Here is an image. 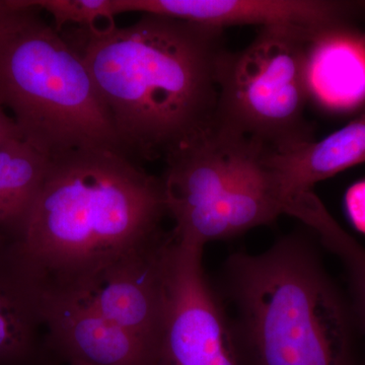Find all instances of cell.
I'll return each mask as SVG.
<instances>
[{
	"label": "cell",
	"mask_w": 365,
	"mask_h": 365,
	"mask_svg": "<svg viewBox=\"0 0 365 365\" xmlns=\"http://www.w3.org/2000/svg\"><path fill=\"white\" fill-rule=\"evenodd\" d=\"M162 177L121 153L54 160L16 234L0 246V272L38 312L83 299L118 262L163 239Z\"/></svg>",
	"instance_id": "1"
},
{
	"label": "cell",
	"mask_w": 365,
	"mask_h": 365,
	"mask_svg": "<svg viewBox=\"0 0 365 365\" xmlns=\"http://www.w3.org/2000/svg\"><path fill=\"white\" fill-rule=\"evenodd\" d=\"M16 0H0V24L6 18V14L13 9Z\"/></svg>",
	"instance_id": "19"
},
{
	"label": "cell",
	"mask_w": 365,
	"mask_h": 365,
	"mask_svg": "<svg viewBox=\"0 0 365 365\" xmlns=\"http://www.w3.org/2000/svg\"><path fill=\"white\" fill-rule=\"evenodd\" d=\"M118 14H157L225 30L232 26L317 32L344 24L347 6L323 0H115Z\"/></svg>",
	"instance_id": "9"
},
{
	"label": "cell",
	"mask_w": 365,
	"mask_h": 365,
	"mask_svg": "<svg viewBox=\"0 0 365 365\" xmlns=\"http://www.w3.org/2000/svg\"><path fill=\"white\" fill-rule=\"evenodd\" d=\"M269 162L289 200L313 191L317 182L365 162V111L322 140L271 150Z\"/></svg>",
	"instance_id": "12"
},
{
	"label": "cell",
	"mask_w": 365,
	"mask_h": 365,
	"mask_svg": "<svg viewBox=\"0 0 365 365\" xmlns=\"http://www.w3.org/2000/svg\"><path fill=\"white\" fill-rule=\"evenodd\" d=\"M302 222L327 250L342 262L349 283L350 307L359 338L365 344V248L340 227L323 203H318Z\"/></svg>",
	"instance_id": "15"
},
{
	"label": "cell",
	"mask_w": 365,
	"mask_h": 365,
	"mask_svg": "<svg viewBox=\"0 0 365 365\" xmlns=\"http://www.w3.org/2000/svg\"><path fill=\"white\" fill-rule=\"evenodd\" d=\"M313 33L262 28L241 51L228 50L213 123L274 150L313 141L304 71V45Z\"/></svg>",
	"instance_id": "5"
},
{
	"label": "cell",
	"mask_w": 365,
	"mask_h": 365,
	"mask_svg": "<svg viewBox=\"0 0 365 365\" xmlns=\"http://www.w3.org/2000/svg\"><path fill=\"white\" fill-rule=\"evenodd\" d=\"M35 4L52 16L53 26L60 33L71 25L93 30L103 26L102 21L114 23L118 16L115 0H35Z\"/></svg>",
	"instance_id": "16"
},
{
	"label": "cell",
	"mask_w": 365,
	"mask_h": 365,
	"mask_svg": "<svg viewBox=\"0 0 365 365\" xmlns=\"http://www.w3.org/2000/svg\"><path fill=\"white\" fill-rule=\"evenodd\" d=\"M71 44L132 160L165 162L212 126L228 51L223 29L144 14L121 28H78Z\"/></svg>",
	"instance_id": "2"
},
{
	"label": "cell",
	"mask_w": 365,
	"mask_h": 365,
	"mask_svg": "<svg viewBox=\"0 0 365 365\" xmlns=\"http://www.w3.org/2000/svg\"><path fill=\"white\" fill-rule=\"evenodd\" d=\"M40 11L35 0H16L0 24V104L49 160L86 150L127 155L81 54Z\"/></svg>",
	"instance_id": "4"
},
{
	"label": "cell",
	"mask_w": 365,
	"mask_h": 365,
	"mask_svg": "<svg viewBox=\"0 0 365 365\" xmlns=\"http://www.w3.org/2000/svg\"><path fill=\"white\" fill-rule=\"evenodd\" d=\"M309 102L332 112L365 103V37L340 24L311 34L304 45Z\"/></svg>",
	"instance_id": "11"
},
{
	"label": "cell",
	"mask_w": 365,
	"mask_h": 365,
	"mask_svg": "<svg viewBox=\"0 0 365 365\" xmlns=\"http://www.w3.org/2000/svg\"><path fill=\"white\" fill-rule=\"evenodd\" d=\"M170 237V232L118 262L85 297L106 318L140 341L153 359L163 325L165 259Z\"/></svg>",
	"instance_id": "8"
},
{
	"label": "cell",
	"mask_w": 365,
	"mask_h": 365,
	"mask_svg": "<svg viewBox=\"0 0 365 365\" xmlns=\"http://www.w3.org/2000/svg\"><path fill=\"white\" fill-rule=\"evenodd\" d=\"M215 126L220 136L190 182L188 211L170 232L201 248L267 225L290 204L269 162L270 148Z\"/></svg>",
	"instance_id": "6"
},
{
	"label": "cell",
	"mask_w": 365,
	"mask_h": 365,
	"mask_svg": "<svg viewBox=\"0 0 365 365\" xmlns=\"http://www.w3.org/2000/svg\"><path fill=\"white\" fill-rule=\"evenodd\" d=\"M39 314L50 347L63 365H153L148 348L86 297L46 302Z\"/></svg>",
	"instance_id": "10"
},
{
	"label": "cell",
	"mask_w": 365,
	"mask_h": 365,
	"mask_svg": "<svg viewBox=\"0 0 365 365\" xmlns=\"http://www.w3.org/2000/svg\"><path fill=\"white\" fill-rule=\"evenodd\" d=\"M348 217L357 230L365 234V180L355 182L345 195Z\"/></svg>",
	"instance_id": "17"
},
{
	"label": "cell",
	"mask_w": 365,
	"mask_h": 365,
	"mask_svg": "<svg viewBox=\"0 0 365 365\" xmlns=\"http://www.w3.org/2000/svg\"><path fill=\"white\" fill-rule=\"evenodd\" d=\"M203 249L170 234L163 325L153 365H242L227 309L204 272Z\"/></svg>",
	"instance_id": "7"
},
{
	"label": "cell",
	"mask_w": 365,
	"mask_h": 365,
	"mask_svg": "<svg viewBox=\"0 0 365 365\" xmlns=\"http://www.w3.org/2000/svg\"><path fill=\"white\" fill-rule=\"evenodd\" d=\"M49 163V158L23 136L0 150V246L20 228Z\"/></svg>",
	"instance_id": "13"
},
{
	"label": "cell",
	"mask_w": 365,
	"mask_h": 365,
	"mask_svg": "<svg viewBox=\"0 0 365 365\" xmlns=\"http://www.w3.org/2000/svg\"><path fill=\"white\" fill-rule=\"evenodd\" d=\"M68 365H88V364H78V362H76V364H71Z\"/></svg>",
	"instance_id": "20"
},
{
	"label": "cell",
	"mask_w": 365,
	"mask_h": 365,
	"mask_svg": "<svg viewBox=\"0 0 365 365\" xmlns=\"http://www.w3.org/2000/svg\"><path fill=\"white\" fill-rule=\"evenodd\" d=\"M217 292L242 365H365L349 300L307 235L230 255Z\"/></svg>",
	"instance_id": "3"
},
{
	"label": "cell",
	"mask_w": 365,
	"mask_h": 365,
	"mask_svg": "<svg viewBox=\"0 0 365 365\" xmlns=\"http://www.w3.org/2000/svg\"><path fill=\"white\" fill-rule=\"evenodd\" d=\"M20 136L21 132L14 123L13 118L0 104V150Z\"/></svg>",
	"instance_id": "18"
},
{
	"label": "cell",
	"mask_w": 365,
	"mask_h": 365,
	"mask_svg": "<svg viewBox=\"0 0 365 365\" xmlns=\"http://www.w3.org/2000/svg\"><path fill=\"white\" fill-rule=\"evenodd\" d=\"M0 365H63L35 307L0 275Z\"/></svg>",
	"instance_id": "14"
}]
</instances>
